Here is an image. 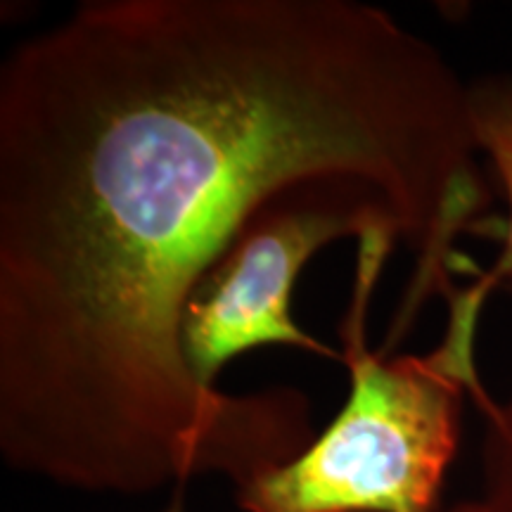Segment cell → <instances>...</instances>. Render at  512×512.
Returning a JSON list of instances; mask_svg holds the SVG:
<instances>
[{"mask_svg":"<svg viewBox=\"0 0 512 512\" xmlns=\"http://www.w3.org/2000/svg\"><path fill=\"white\" fill-rule=\"evenodd\" d=\"M470 86L354 0H95L0 72V451L83 491L238 489L313 444L294 389L228 396L185 306L245 223L318 178L380 188L418 268L399 323L453 297L489 207Z\"/></svg>","mask_w":512,"mask_h":512,"instance_id":"6da1fadb","label":"cell"},{"mask_svg":"<svg viewBox=\"0 0 512 512\" xmlns=\"http://www.w3.org/2000/svg\"><path fill=\"white\" fill-rule=\"evenodd\" d=\"M377 230L358 240L354 297L342 358L349 399L306 451L238 489L245 512H434L456 456L463 399L482 387L475 330L484 297L448 299L444 342L427 356H384L368 347V309L394 242Z\"/></svg>","mask_w":512,"mask_h":512,"instance_id":"7a4b0ae2","label":"cell"},{"mask_svg":"<svg viewBox=\"0 0 512 512\" xmlns=\"http://www.w3.org/2000/svg\"><path fill=\"white\" fill-rule=\"evenodd\" d=\"M377 230L403 240L392 200L358 178H318L266 202L185 306L181 339L190 373L216 389L230 358L264 344L342 358L294 323V283L318 249Z\"/></svg>","mask_w":512,"mask_h":512,"instance_id":"3957f363","label":"cell"},{"mask_svg":"<svg viewBox=\"0 0 512 512\" xmlns=\"http://www.w3.org/2000/svg\"><path fill=\"white\" fill-rule=\"evenodd\" d=\"M470 102L479 152L491 159L508 202L501 259L475 287L489 294L501 285L512 294V83L486 81L482 86H470Z\"/></svg>","mask_w":512,"mask_h":512,"instance_id":"277c9868","label":"cell"},{"mask_svg":"<svg viewBox=\"0 0 512 512\" xmlns=\"http://www.w3.org/2000/svg\"><path fill=\"white\" fill-rule=\"evenodd\" d=\"M470 399L486 422L482 448L484 498L477 503L484 512H512V399L501 406L484 387L472 392Z\"/></svg>","mask_w":512,"mask_h":512,"instance_id":"5b68a950","label":"cell"},{"mask_svg":"<svg viewBox=\"0 0 512 512\" xmlns=\"http://www.w3.org/2000/svg\"><path fill=\"white\" fill-rule=\"evenodd\" d=\"M451 512H482V510H479L477 503H463L458 505V508H453Z\"/></svg>","mask_w":512,"mask_h":512,"instance_id":"8992f818","label":"cell"},{"mask_svg":"<svg viewBox=\"0 0 512 512\" xmlns=\"http://www.w3.org/2000/svg\"><path fill=\"white\" fill-rule=\"evenodd\" d=\"M166 512H183V508H181V505H178V503H176V505H171V508H169V510H166Z\"/></svg>","mask_w":512,"mask_h":512,"instance_id":"52a82bcc","label":"cell"}]
</instances>
